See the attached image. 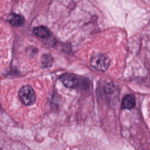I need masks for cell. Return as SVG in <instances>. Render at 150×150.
<instances>
[{
  "label": "cell",
  "instance_id": "cell-1",
  "mask_svg": "<svg viewBox=\"0 0 150 150\" xmlns=\"http://www.w3.org/2000/svg\"><path fill=\"white\" fill-rule=\"evenodd\" d=\"M90 64L94 69L104 71L107 70L110 65V59L104 54L96 53L91 56Z\"/></svg>",
  "mask_w": 150,
  "mask_h": 150
},
{
  "label": "cell",
  "instance_id": "cell-2",
  "mask_svg": "<svg viewBox=\"0 0 150 150\" xmlns=\"http://www.w3.org/2000/svg\"><path fill=\"white\" fill-rule=\"evenodd\" d=\"M21 101L25 105L33 104L36 100V96L32 87L28 85L23 86L19 91Z\"/></svg>",
  "mask_w": 150,
  "mask_h": 150
},
{
  "label": "cell",
  "instance_id": "cell-3",
  "mask_svg": "<svg viewBox=\"0 0 150 150\" xmlns=\"http://www.w3.org/2000/svg\"><path fill=\"white\" fill-rule=\"evenodd\" d=\"M60 80L62 83L67 87L73 88L77 86L79 83L77 77L72 73H66L61 75Z\"/></svg>",
  "mask_w": 150,
  "mask_h": 150
},
{
  "label": "cell",
  "instance_id": "cell-4",
  "mask_svg": "<svg viewBox=\"0 0 150 150\" xmlns=\"http://www.w3.org/2000/svg\"><path fill=\"white\" fill-rule=\"evenodd\" d=\"M135 105V97L133 94L125 95L121 103V107L123 109L131 110Z\"/></svg>",
  "mask_w": 150,
  "mask_h": 150
},
{
  "label": "cell",
  "instance_id": "cell-5",
  "mask_svg": "<svg viewBox=\"0 0 150 150\" xmlns=\"http://www.w3.org/2000/svg\"><path fill=\"white\" fill-rule=\"evenodd\" d=\"M8 21L14 26H20L24 23L25 19L21 15L12 13L8 16Z\"/></svg>",
  "mask_w": 150,
  "mask_h": 150
},
{
  "label": "cell",
  "instance_id": "cell-6",
  "mask_svg": "<svg viewBox=\"0 0 150 150\" xmlns=\"http://www.w3.org/2000/svg\"><path fill=\"white\" fill-rule=\"evenodd\" d=\"M33 31L35 35L42 38H48L50 35L49 30L44 26H39L35 27Z\"/></svg>",
  "mask_w": 150,
  "mask_h": 150
},
{
  "label": "cell",
  "instance_id": "cell-7",
  "mask_svg": "<svg viewBox=\"0 0 150 150\" xmlns=\"http://www.w3.org/2000/svg\"><path fill=\"white\" fill-rule=\"evenodd\" d=\"M53 59L50 54H45L42 59V64L44 67H48L52 64Z\"/></svg>",
  "mask_w": 150,
  "mask_h": 150
}]
</instances>
